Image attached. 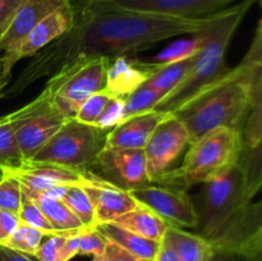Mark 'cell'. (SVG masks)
Returning <instances> with one entry per match:
<instances>
[{
    "label": "cell",
    "instance_id": "obj_43",
    "mask_svg": "<svg viewBox=\"0 0 262 261\" xmlns=\"http://www.w3.org/2000/svg\"><path fill=\"white\" fill-rule=\"evenodd\" d=\"M206 261H248V257L235 251L212 248V252L210 253Z\"/></svg>",
    "mask_w": 262,
    "mask_h": 261
},
{
    "label": "cell",
    "instance_id": "obj_35",
    "mask_svg": "<svg viewBox=\"0 0 262 261\" xmlns=\"http://www.w3.org/2000/svg\"><path fill=\"white\" fill-rule=\"evenodd\" d=\"M113 96H114V95L106 89L95 92L94 95H91V96L81 105V107H79V110L77 112L74 119H77L78 122L86 123V124L95 125L97 118L100 117V114H101L102 110H104L105 105L107 104V101H109Z\"/></svg>",
    "mask_w": 262,
    "mask_h": 261
},
{
    "label": "cell",
    "instance_id": "obj_39",
    "mask_svg": "<svg viewBox=\"0 0 262 261\" xmlns=\"http://www.w3.org/2000/svg\"><path fill=\"white\" fill-rule=\"evenodd\" d=\"M92 261H148L143 260V258L137 257V256L132 255L130 252L125 251L120 246L115 245V243L107 241L106 248H105L104 253L99 257H94Z\"/></svg>",
    "mask_w": 262,
    "mask_h": 261
},
{
    "label": "cell",
    "instance_id": "obj_38",
    "mask_svg": "<svg viewBox=\"0 0 262 261\" xmlns=\"http://www.w3.org/2000/svg\"><path fill=\"white\" fill-rule=\"evenodd\" d=\"M27 0H0V40L9 28L15 13Z\"/></svg>",
    "mask_w": 262,
    "mask_h": 261
},
{
    "label": "cell",
    "instance_id": "obj_14",
    "mask_svg": "<svg viewBox=\"0 0 262 261\" xmlns=\"http://www.w3.org/2000/svg\"><path fill=\"white\" fill-rule=\"evenodd\" d=\"M262 245V200L250 202L238 214L212 248L229 250L247 256Z\"/></svg>",
    "mask_w": 262,
    "mask_h": 261
},
{
    "label": "cell",
    "instance_id": "obj_3",
    "mask_svg": "<svg viewBox=\"0 0 262 261\" xmlns=\"http://www.w3.org/2000/svg\"><path fill=\"white\" fill-rule=\"evenodd\" d=\"M255 0H243L219 10L206 30V40L192 59L191 68L181 83L155 106V110L173 113L197 92L222 78L229 69L225 67V53L235 31L245 19Z\"/></svg>",
    "mask_w": 262,
    "mask_h": 261
},
{
    "label": "cell",
    "instance_id": "obj_45",
    "mask_svg": "<svg viewBox=\"0 0 262 261\" xmlns=\"http://www.w3.org/2000/svg\"><path fill=\"white\" fill-rule=\"evenodd\" d=\"M154 261H181V258L177 255L176 251L171 248V246L165 240H163L160 242L158 253H156Z\"/></svg>",
    "mask_w": 262,
    "mask_h": 261
},
{
    "label": "cell",
    "instance_id": "obj_22",
    "mask_svg": "<svg viewBox=\"0 0 262 261\" xmlns=\"http://www.w3.org/2000/svg\"><path fill=\"white\" fill-rule=\"evenodd\" d=\"M95 229L101 233L107 241L120 246L125 251L137 257L143 258V260L154 261L156 253H158L159 246H160V242L141 237V235L129 232L114 223H102V224L97 225Z\"/></svg>",
    "mask_w": 262,
    "mask_h": 261
},
{
    "label": "cell",
    "instance_id": "obj_40",
    "mask_svg": "<svg viewBox=\"0 0 262 261\" xmlns=\"http://www.w3.org/2000/svg\"><path fill=\"white\" fill-rule=\"evenodd\" d=\"M239 64L262 71V37H253L247 54Z\"/></svg>",
    "mask_w": 262,
    "mask_h": 261
},
{
    "label": "cell",
    "instance_id": "obj_10",
    "mask_svg": "<svg viewBox=\"0 0 262 261\" xmlns=\"http://www.w3.org/2000/svg\"><path fill=\"white\" fill-rule=\"evenodd\" d=\"M90 171L107 183L128 192L151 184L143 150L105 147Z\"/></svg>",
    "mask_w": 262,
    "mask_h": 261
},
{
    "label": "cell",
    "instance_id": "obj_7",
    "mask_svg": "<svg viewBox=\"0 0 262 261\" xmlns=\"http://www.w3.org/2000/svg\"><path fill=\"white\" fill-rule=\"evenodd\" d=\"M110 61L112 59L107 56L72 61L49 77L43 91L48 92L61 114L72 119L91 95L106 87V72Z\"/></svg>",
    "mask_w": 262,
    "mask_h": 261
},
{
    "label": "cell",
    "instance_id": "obj_34",
    "mask_svg": "<svg viewBox=\"0 0 262 261\" xmlns=\"http://www.w3.org/2000/svg\"><path fill=\"white\" fill-rule=\"evenodd\" d=\"M18 216H19L20 222L30 225V227H33L36 228V229L41 230V232L45 233L46 235H56L55 230L53 229L50 223L48 222V219L45 217V215H43L40 206H38L28 194H26L25 192H23L22 205H20V210Z\"/></svg>",
    "mask_w": 262,
    "mask_h": 261
},
{
    "label": "cell",
    "instance_id": "obj_11",
    "mask_svg": "<svg viewBox=\"0 0 262 261\" xmlns=\"http://www.w3.org/2000/svg\"><path fill=\"white\" fill-rule=\"evenodd\" d=\"M140 204L163 217L169 225L178 228H197L199 215L192 199L184 189L154 184L130 191Z\"/></svg>",
    "mask_w": 262,
    "mask_h": 261
},
{
    "label": "cell",
    "instance_id": "obj_37",
    "mask_svg": "<svg viewBox=\"0 0 262 261\" xmlns=\"http://www.w3.org/2000/svg\"><path fill=\"white\" fill-rule=\"evenodd\" d=\"M78 255H92L99 257L106 248L107 240L96 229H87L78 235Z\"/></svg>",
    "mask_w": 262,
    "mask_h": 261
},
{
    "label": "cell",
    "instance_id": "obj_20",
    "mask_svg": "<svg viewBox=\"0 0 262 261\" xmlns=\"http://www.w3.org/2000/svg\"><path fill=\"white\" fill-rule=\"evenodd\" d=\"M22 189L40 206L48 222L55 230L56 235L74 237V235H79L87 230L81 220L72 212V210L60 199H56L50 194L40 193V192L28 191L23 187Z\"/></svg>",
    "mask_w": 262,
    "mask_h": 261
},
{
    "label": "cell",
    "instance_id": "obj_30",
    "mask_svg": "<svg viewBox=\"0 0 262 261\" xmlns=\"http://www.w3.org/2000/svg\"><path fill=\"white\" fill-rule=\"evenodd\" d=\"M252 68V67H251ZM243 148H250L262 137V71L257 69L250 114L242 130Z\"/></svg>",
    "mask_w": 262,
    "mask_h": 261
},
{
    "label": "cell",
    "instance_id": "obj_12",
    "mask_svg": "<svg viewBox=\"0 0 262 261\" xmlns=\"http://www.w3.org/2000/svg\"><path fill=\"white\" fill-rule=\"evenodd\" d=\"M233 2L235 0H97L94 5L168 17L201 18L224 9Z\"/></svg>",
    "mask_w": 262,
    "mask_h": 261
},
{
    "label": "cell",
    "instance_id": "obj_47",
    "mask_svg": "<svg viewBox=\"0 0 262 261\" xmlns=\"http://www.w3.org/2000/svg\"><path fill=\"white\" fill-rule=\"evenodd\" d=\"M248 261H262V245L247 255Z\"/></svg>",
    "mask_w": 262,
    "mask_h": 261
},
{
    "label": "cell",
    "instance_id": "obj_27",
    "mask_svg": "<svg viewBox=\"0 0 262 261\" xmlns=\"http://www.w3.org/2000/svg\"><path fill=\"white\" fill-rule=\"evenodd\" d=\"M210 25H211V23H210ZM209 26H207V27H209ZM207 27L205 28V30H202L201 32L192 35V37L183 38V40L181 38V40H177L174 41V42H171L170 45H168L165 49H163L160 53L156 54L151 61L159 64H170L176 63V61L193 58V56L201 50L202 46H204L205 40H206Z\"/></svg>",
    "mask_w": 262,
    "mask_h": 261
},
{
    "label": "cell",
    "instance_id": "obj_31",
    "mask_svg": "<svg viewBox=\"0 0 262 261\" xmlns=\"http://www.w3.org/2000/svg\"><path fill=\"white\" fill-rule=\"evenodd\" d=\"M163 99V94L142 84L137 90L130 92L129 95L124 96V114H123V119H127V118L132 117V115L140 114V113L154 110L156 105Z\"/></svg>",
    "mask_w": 262,
    "mask_h": 261
},
{
    "label": "cell",
    "instance_id": "obj_49",
    "mask_svg": "<svg viewBox=\"0 0 262 261\" xmlns=\"http://www.w3.org/2000/svg\"><path fill=\"white\" fill-rule=\"evenodd\" d=\"M0 217H2V210H0Z\"/></svg>",
    "mask_w": 262,
    "mask_h": 261
},
{
    "label": "cell",
    "instance_id": "obj_25",
    "mask_svg": "<svg viewBox=\"0 0 262 261\" xmlns=\"http://www.w3.org/2000/svg\"><path fill=\"white\" fill-rule=\"evenodd\" d=\"M83 186L84 184H73V186L60 187L46 194L60 199L87 229H95L97 225L95 209Z\"/></svg>",
    "mask_w": 262,
    "mask_h": 261
},
{
    "label": "cell",
    "instance_id": "obj_26",
    "mask_svg": "<svg viewBox=\"0 0 262 261\" xmlns=\"http://www.w3.org/2000/svg\"><path fill=\"white\" fill-rule=\"evenodd\" d=\"M192 59L189 58L186 60L176 61V63L170 64H161L160 68L156 72H154L143 84L150 89L155 90V91L160 92L164 95V97L173 91L177 86L182 82V79L186 77L188 73L189 68H191Z\"/></svg>",
    "mask_w": 262,
    "mask_h": 261
},
{
    "label": "cell",
    "instance_id": "obj_42",
    "mask_svg": "<svg viewBox=\"0 0 262 261\" xmlns=\"http://www.w3.org/2000/svg\"><path fill=\"white\" fill-rule=\"evenodd\" d=\"M0 261H38L36 256L0 245Z\"/></svg>",
    "mask_w": 262,
    "mask_h": 261
},
{
    "label": "cell",
    "instance_id": "obj_33",
    "mask_svg": "<svg viewBox=\"0 0 262 261\" xmlns=\"http://www.w3.org/2000/svg\"><path fill=\"white\" fill-rule=\"evenodd\" d=\"M22 184L12 174L2 173L0 177V210L18 215L22 205Z\"/></svg>",
    "mask_w": 262,
    "mask_h": 261
},
{
    "label": "cell",
    "instance_id": "obj_6",
    "mask_svg": "<svg viewBox=\"0 0 262 261\" xmlns=\"http://www.w3.org/2000/svg\"><path fill=\"white\" fill-rule=\"evenodd\" d=\"M245 206L243 176L238 163L222 177L204 184L201 206L197 210V234L212 245L227 232Z\"/></svg>",
    "mask_w": 262,
    "mask_h": 261
},
{
    "label": "cell",
    "instance_id": "obj_24",
    "mask_svg": "<svg viewBox=\"0 0 262 261\" xmlns=\"http://www.w3.org/2000/svg\"><path fill=\"white\" fill-rule=\"evenodd\" d=\"M239 165L243 176V200L248 205L262 189V137L252 147L243 148Z\"/></svg>",
    "mask_w": 262,
    "mask_h": 261
},
{
    "label": "cell",
    "instance_id": "obj_23",
    "mask_svg": "<svg viewBox=\"0 0 262 261\" xmlns=\"http://www.w3.org/2000/svg\"><path fill=\"white\" fill-rule=\"evenodd\" d=\"M163 240L171 246L181 261H206L212 252V246L209 241L200 234L186 232L183 228L168 225Z\"/></svg>",
    "mask_w": 262,
    "mask_h": 261
},
{
    "label": "cell",
    "instance_id": "obj_28",
    "mask_svg": "<svg viewBox=\"0 0 262 261\" xmlns=\"http://www.w3.org/2000/svg\"><path fill=\"white\" fill-rule=\"evenodd\" d=\"M78 235H45L36 252L38 261H69L78 255Z\"/></svg>",
    "mask_w": 262,
    "mask_h": 261
},
{
    "label": "cell",
    "instance_id": "obj_15",
    "mask_svg": "<svg viewBox=\"0 0 262 261\" xmlns=\"http://www.w3.org/2000/svg\"><path fill=\"white\" fill-rule=\"evenodd\" d=\"M73 25L74 13L66 2L55 10H53L50 14L42 18L37 23V26L28 33L27 37L23 40V42L14 53L5 56H8L15 64L20 59L36 55L38 51L45 49L46 46L61 37L64 33L68 32L73 27Z\"/></svg>",
    "mask_w": 262,
    "mask_h": 261
},
{
    "label": "cell",
    "instance_id": "obj_9",
    "mask_svg": "<svg viewBox=\"0 0 262 261\" xmlns=\"http://www.w3.org/2000/svg\"><path fill=\"white\" fill-rule=\"evenodd\" d=\"M191 143L186 125L173 114L158 125L145 146L146 168L151 183L156 184L173 169Z\"/></svg>",
    "mask_w": 262,
    "mask_h": 261
},
{
    "label": "cell",
    "instance_id": "obj_17",
    "mask_svg": "<svg viewBox=\"0 0 262 261\" xmlns=\"http://www.w3.org/2000/svg\"><path fill=\"white\" fill-rule=\"evenodd\" d=\"M83 187L95 209L97 225L114 222L117 217L130 211L138 205V201L130 192L118 188L92 173Z\"/></svg>",
    "mask_w": 262,
    "mask_h": 261
},
{
    "label": "cell",
    "instance_id": "obj_5",
    "mask_svg": "<svg viewBox=\"0 0 262 261\" xmlns=\"http://www.w3.org/2000/svg\"><path fill=\"white\" fill-rule=\"evenodd\" d=\"M110 129L72 118L37 151L31 160L46 161L87 173L105 148Z\"/></svg>",
    "mask_w": 262,
    "mask_h": 261
},
{
    "label": "cell",
    "instance_id": "obj_2",
    "mask_svg": "<svg viewBox=\"0 0 262 261\" xmlns=\"http://www.w3.org/2000/svg\"><path fill=\"white\" fill-rule=\"evenodd\" d=\"M256 74V68L238 64L171 113L186 125L191 142L216 128L242 132L252 105Z\"/></svg>",
    "mask_w": 262,
    "mask_h": 261
},
{
    "label": "cell",
    "instance_id": "obj_4",
    "mask_svg": "<svg viewBox=\"0 0 262 261\" xmlns=\"http://www.w3.org/2000/svg\"><path fill=\"white\" fill-rule=\"evenodd\" d=\"M243 136L233 128H216L189 143L183 161L159 183L187 191L219 178L237 165L243 153Z\"/></svg>",
    "mask_w": 262,
    "mask_h": 261
},
{
    "label": "cell",
    "instance_id": "obj_44",
    "mask_svg": "<svg viewBox=\"0 0 262 261\" xmlns=\"http://www.w3.org/2000/svg\"><path fill=\"white\" fill-rule=\"evenodd\" d=\"M14 66L15 64L8 56L0 54V97L3 95V90L9 83L10 74H12V69Z\"/></svg>",
    "mask_w": 262,
    "mask_h": 261
},
{
    "label": "cell",
    "instance_id": "obj_19",
    "mask_svg": "<svg viewBox=\"0 0 262 261\" xmlns=\"http://www.w3.org/2000/svg\"><path fill=\"white\" fill-rule=\"evenodd\" d=\"M161 67L154 61H142L132 55H120L112 59L106 72V87L113 95L127 96Z\"/></svg>",
    "mask_w": 262,
    "mask_h": 261
},
{
    "label": "cell",
    "instance_id": "obj_16",
    "mask_svg": "<svg viewBox=\"0 0 262 261\" xmlns=\"http://www.w3.org/2000/svg\"><path fill=\"white\" fill-rule=\"evenodd\" d=\"M169 115L170 113L154 109L123 119L107 133L105 147L143 150L154 130Z\"/></svg>",
    "mask_w": 262,
    "mask_h": 261
},
{
    "label": "cell",
    "instance_id": "obj_21",
    "mask_svg": "<svg viewBox=\"0 0 262 261\" xmlns=\"http://www.w3.org/2000/svg\"><path fill=\"white\" fill-rule=\"evenodd\" d=\"M112 223L155 242L163 241L169 225L163 217H160L156 212L140 202L135 209L117 217Z\"/></svg>",
    "mask_w": 262,
    "mask_h": 261
},
{
    "label": "cell",
    "instance_id": "obj_1",
    "mask_svg": "<svg viewBox=\"0 0 262 261\" xmlns=\"http://www.w3.org/2000/svg\"><path fill=\"white\" fill-rule=\"evenodd\" d=\"M178 18L94 5L61 37L46 46L25 67L2 97H14L43 77H51L82 58L133 55L166 38L201 32L216 17Z\"/></svg>",
    "mask_w": 262,
    "mask_h": 261
},
{
    "label": "cell",
    "instance_id": "obj_36",
    "mask_svg": "<svg viewBox=\"0 0 262 261\" xmlns=\"http://www.w3.org/2000/svg\"><path fill=\"white\" fill-rule=\"evenodd\" d=\"M123 114H124V96H114L107 101L105 105L104 110L97 118L95 125L105 129H112L118 123L123 120Z\"/></svg>",
    "mask_w": 262,
    "mask_h": 261
},
{
    "label": "cell",
    "instance_id": "obj_46",
    "mask_svg": "<svg viewBox=\"0 0 262 261\" xmlns=\"http://www.w3.org/2000/svg\"><path fill=\"white\" fill-rule=\"evenodd\" d=\"M74 13V20L86 14L97 0H66Z\"/></svg>",
    "mask_w": 262,
    "mask_h": 261
},
{
    "label": "cell",
    "instance_id": "obj_8",
    "mask_svg": "<svg viewBox=\"0 0 262 261\" xmlns=\"http://www.w3.org/2000/svg\"><path fill=\"white\" fill-rule=\"evenodd\" d=\"M8 118L25 160H31L68 120L43 90L27 105L8 114Z\"/></svg>",
    "mask_w": 262,
    "mask_h": 261
},
{
    "label": "cell",
    "instance_id": "obj_48",
    "mask_svg": "<svg viewBox=\"0 0 262 261\" xmlns=\"http://www.w3.org/2000/svg\"><path fill=\"white\" fill-rule=\"evenodd\" d=\"M257 2H260L261 9H262V0H257ZM255 37H262V15H261L260 22H258L257 30H256V35H255Z\"/></svg>",
    "mask_w": 262,
    "mask_h": 261
},
{
    "label": "cell",
    "instance_id": "obj_13",
    "mask_svg": "<svg viewBox=\"0 0 262 261\" xmlns=\"http://www.w3.org/2000/svg\"><path fill=\"white\" fill-rule=\"evenodd\" d=\"M2 173L12 174L20 182L23 188L40 193H50L60 187L86 184L91 176V171L81 173L66 166L36 160H26L19 168L2 170Z\"/></svg>",
    "mask_w": 262,
    "mask_h": 261
},
{
    "label": "cell",
    "instance_id": "obj_18",
    "mask_svg": "<svg viewBox=\"0 0 262 261\" xmlns=\"http://www.w3.org/2000/svg\"><path fill=\"white\" fill-rule=\"evenodd\" d=\"M63 3L66 0H27L15 13L9 28L0 40V54L9 55L14 53L37 23Z\"/></svg>",
    "mask_w": 262,
    "mask_h": 261
},
{
    "label": "cell",
    "instance_id": "obj_32",
    "mask_svg": "<svg viewBox=\"0 0 262 261\" xmlns=\"http://www.w3.org/2000/svg\"><path fill=\"white\" fill-rule=\"evenodd\" d=\"M45 235V233H42L41 230L20 222L14 233L3 245L13 248V250L36 256V252L40 248Z\"/></svg>",
    "mask_w": 262,
    "mask_h": 261
},
{
    "label": "cell",
    "instance_id": "obj_41",
    "mask_svg": "<svg viewBox=\"0 0 262 261\" xmlns=\"http://www.w3.org/2000/svg\"><path fill=\"white\" fill-rule=\"evenodd\" d=\"M19 223L20 220L18 215L8 211H3L2 210V217H0V245H3L14 233Z\"/></svg>",
    "mask_w": 262,
    "mask_h": 261
},
{
    "label": "cell",
    "instance_id": "obj_29",
    "mask_svg": "<svg viewBox=\"0 0 262 261\" xmlns=\"http://www.w3.org/2000/svg\"><path fill=\"white\" fill-rule=\"evenodd\" d=\"M25 161L9 118L0 117V171L19 168Z\"/></svg>",
    "mask_w": 262,
    "mask_h": 261
}]
</instances>
